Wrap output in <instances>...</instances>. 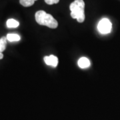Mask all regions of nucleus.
I'll list each match as a JSON object with an SVG mask.
<instances>
[{
    "mask_svg": "<svg viewBox=\"0 0 120 120\" xmlns=\"http://www.w3.org/2000/svg\"><path fill=\"white\" fill-rule=\"evenodd\" d=\"M35 17L36 22L41 26H45L52 29H56L58 26V23L56 19L51 14L47 13L43 10L37 11Z\"/></svg>",
    "mask_w": 120,
    "mask_h": 120,
    "instance_id": "1",
    "label": "nucleus"
},
{
    "mask_svg": "<svg viewBox=\"0 0 120 120\" xmlns=\"http://www.w3.org/2000/svg\"><path fill=\"white\" fill-rule=\"evenodd\" d=\"M85 3L83 0H75L69 5L71 16L76 19L79 23H83L85 20Z\"/></svg>",
    "mask_w": 120,
    "mask_h": 120,
    "instance_id": "2",
    "label": "nucleus"
},
{
    "mask_svg": "<svg viewBox=\"0 0 120 120\" xmlns=\"http://www.w3.org/2000/svg\"><path fill=\"white\" fill-rule=\"evenodd\" d=\"M112 28V23L107 18H103L101 19L98 25V30L102 34H107L110 33Z\"/></svg>",
    "mask_w": 120,
    "mask_h": 120,
    "instance_id": "3",
    "label": "nucleus"
},
{
    "mask_svg": "<svg viewBox=\"0 0 120 120\" xmlns=\"http://www.w3.org/2000/svg\"><path fill=\"white\" fill-rule=\"evenodd\" d=\"M45 63L48 65H51L53 68L57 67L58 64V58L56 56L53 55H51L49 56H45L43 58Z\"/></svg>",
    "mask_w": 120,
    "mask_h": 120,
    "instance_id": "4",
    "label": "nucleus"
},
{
    "mask_svg": "<svg viewBox=\"0 0 120 120\" xmlns=\"http://www.w3.org/2000/svg\"><path fill=\"white\" fill-rule=\"evenodd\" d=\"M78 65L80 68L86 69L89 68L91 65L90 61L86 57H81L79 60H78Z\"/></svg>",
    "mask_w": 120,
    "mask_h": 120,
    "instance_id": "5",
    "label": "nucleus"
},
{
    "mask_svg": "<svg viewBox=\"0 0 120 120\" xmlns=\"http://www.w3.org/2000/svg\"><path fill=\"white\" fill-rule=\"evenodd\" d=\"M6 24H7V27L9 28H15L19 26V23L14 19H9L7 21Z\"/></svg>",
    "mask_w": 120,
    "mask_h": 120,
    "instance_id": "6",
    "label": "nucleus"
},
{
    "mask_svg": "<svg viewBox=\"0 0 120 120\" xmlns=\"http://www.w3.org/2000/svg\"><path fill=\"white\" fill-rule=\"evenodd\" d=\"M7 39L9 41L13 42V41H18L20 40V36L19 35L15 34H9L6 36Z\"/></svg>",
    "mask_w": 120,
    "mask_h": 120,
    "instance_id": "7",
    "label": "nucleus"
},
{
    "mask_svg": "<svg viewBox=\"0 0 120 120\" xmlns=\"http://www.w3.org/2000/svg\"><path fill=\"white\" fill-rule=\"evenodd\" d=\"M7 38L6 37H2L0 38V53L5 51L6 45H7Z\"/></svg>",
    "mask_w": 120,
    "mask_h": 120,
    "instance_id": "8",
    "label": "nucleus"
},
{
    "mask_svg": "<svg viewBox=\"0 0 120 120\" xmlns=\"http://www.w3.org/2000/svg\"><path fill=\"white\" fill-rule=\"evenodd\" d=\"M35 1L37 0H19V3L23 7H30L34 4Z\"/></svg>",
    "mask_w": 120,
    "mask_h": 120,
    "instance_id": "9",
    "label": "nucleus"
},
{
    "mask_svg": "<svg viewBox=\"0 0 120 120\" xmlns=\"http://www.w3.org/2000/svg\"><path fill=\"white\" fill-rule=\"evenodd\" d=\"M44 1L48 5L56 4H57L60 1V0H44Z\"/></svg>",
    "mask_w": 120,
    "mask_h": 120,
    "instance_id": "10",
    "label": "nucleus"
},
{
    "mask_svg": "<svg viewBox=\"0 0 120 120\" xmlns=\"http://www.w3.org/2000/svg\"><path fill=\"white\" fill-rule=\"evenodd\" d=\"M3 57H4V55H3V53H0V60L3 59Z\"/></svg>",
    "mask_w": 120,
    "mask_h": 120,
    "instance_id": "11",
    "label": "nucleus"
}]
</instances>
